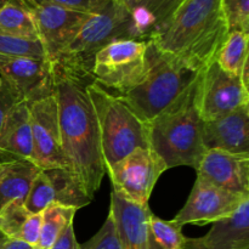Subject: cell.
Segmentation results:
<instances>
[{
    "instance_id": "obj_1",
    "label": "cell",
    "mask_w": 249,
    "mask_h": 249,
    "mask_svg": "<svg viewBox=\"0 0 249 249\" xmlns=\"http://www.w3.org/2000/svg\"><path fill=\"white\" fill-rule=\"evenodd\" d=\"M53 80L63 155L71 172L94 199L106 169L96 113L87 91V84L92 79L73 74L53 63Z\"/></svg>"
},
{
    "instance_id": "obj_2",
    "label": "cell",
    "mask_w": 249,
    "mask_h": 249,
    "mask_svg": "<svg viewBox=\"0 0 249 249\" xmlns=\"http://www.w3.org/2000/svg\"><path fill=\"white\" fill-rule=\"evenodd\" d=\"M228 36L221 0H184L148 40L189 70L201 72L216 60Z\"/></svg>"
},
{
    "instance_id": "obj_3",
    "label": "cell",
    "mask_w": 249,
    "mask_h": 249,
    "mask_svg": "<svg viewBox=\"0 0 249 249\" xmlns=\"http://www.w3.org/2000/svg\"><path fill=\"white\" fill-rule=\"evenodd\" d=\"M195 89L196 82L147 123L148 146L164 162L167 170L181 165L196 170L207 152L202 140L203 121L195 105Z\"/></svg>"
},
{
    "instance_id": "obj_4",
    "label": "cell",
    "mask_w": 249,
    "mask_h": 249,
    "mask_svg": "<svg viewBox=\"0 0 249 249\" xmlns=\"http://www.w3.org/2000/svg\"><path fill=\"white\" fill-rule=\"evenodd\" d=\"M121 39L146 40L128 9L116 0H109L101 11L90 15L75 38L53 63L79 77L91 78L95 55Z\"/></svg>"
},
{
    "instance_id": "obj_5",
    "label": "cell",
    "mask_w": 249,
    "mask_h": 249,
    "mask_svg": "<svg viewBox=\"0 0 249 249\" xmlns=\"http://www.w3.org/2000/svg\"><path fill=\"white\" fill-rule=\"evenodd\" d=\"M148 71L145 79L118 96L146 124L169 107L184 94L198 77L199 72L163 53L147 39Z\"/></svg>"
},
{
    "instance_id": "obj_6",
    "label": "cell",
    "mask_w": 249,
    "mask_h": 249,
    "mask_svg": "<svg viewBox=\"0 0 249 249\" xmlns=\"http://www.w3.org/2000/svg\"><path fill=\"white\" fill-rule=\"evenodd\" d=\"M99 124L105 169L139 147L148 146L147 124L141 121L118 96L97 85L87 84Z\"/></svg>"
},
{
    "instance_id": "obj_7",
    "label": "cell",
    "mask_w": 249,
    "mask_h": 249,
    "mask_svg": "<svg viewBox=\"0 0 249 249\" xmlns=\"http://www.w3.org/2000/svg\"><path fill=\"white\" fill-rule=\"evenodd\" d=\"M147 71V40L121 39L95 55L91 79L111 94L121 96L138 87Z\"/></svg>"
},
{
    "instance_id": "obj_8",
    "label": "cell",
    "mask_w": 249,
    "mask_h": 249,
    "mask_svg": "<svg viewBox=\"0 0 249 249\" xmlns=\"http://www.w3.org/2000/svg\"><path fill=\"white\" fill-rule=\"evenodd\" d=\"M195 105L202 121H213L248 106L249 90L241 77L225 72L214 61L198 73Z\"/></svg>"
},
{
    "instance_id": "obj_9",
    "label": "cell",
    "mask_w": 249,
    "mask_h": 249,
    "mask_svg": "<svg viewBox=\"0 0 249 249\" xmlns=\"http://www.w3.org/2000/svg\"><path fill=\"white\" fill-rule=\"evenodd\" d=\"M165 170L164 162L155 151L139 147L106 168V174L112 182V191L133 203L146 206L156 182Z\"/></svg>"
},
{
    "instance_id": "obj_10",
    "label": "cell",
    "mask_w": 249,
    "mask_h": 249,
    "mask_svg": "<svg viewBox=\"0 0 249 249\" xmlns=\"http://www.w3.org/2000/svg\"><path fill=\"white\" fill-rule=\"evenodd\" d=\"M33 135L34 163L40 169L67 168V158L61 146L58 109L55 95L28 104Z\"/></svg>"
},
{
    "instance_id": "obj_11",
    "label": "cell",
    "mask_w": 249,
    "mask_h": 249,
    "mask_svg": "<svg viewBox=\"0 0 249 249\" xmlns=\"http://www.w3.org/2000/svg\"><path fill=\"white\" fill-rule=\"evenodd\" d=\"M33 15L39 40L46 58L53 62L58 55L75 38L90 14L73 11L50 4L31 2L26 5Z\"/></svg>"
},
{
    "instance_id": "obj_12",
    "label": "cell",
    "mask_w": 249,
    "mask_h": 249,
    "mask_svg": "<svg viewBox=\"0 0 249 249\" xmlns=\"http://www.w3.org/2000/svg\"><path fill=\"white\" fill-rule=\"evenodd\" d=\"M226 190L219 189L201 179H196L185 206L174 218L179 225H207L220 219L229 218L236 212L245 199Z\"/></svg>"
},
{
    "instance_id": "obj_13",
    "label": "cell",
    "mask_w": 249,
    "mask_h": 249,
    "mask_svg": "<svg viewBox=\"0 0 249 249\" xmlns=\"http://www.w3.org/2000/svg\"><path fill=\"white\" fill-rule=\"evenodd\" d=\"M0 75L27 104L53 94V63L46 57H0Z\"/></svg>"
},
{
    "instance_id": "obj_14",
    "label": "cell",
    "mask_w": 249,
    "mask_h": 249,
    "mask_svg": "<svg viewBox=\"0 0 249 249\" xmlns=\"http://www.w3.org/2000/svg\"><path fill=\"white\" fill-rule=\"evenodd\" d=\"M196 172L197 179L249 197V153L207 150Z\"/></svg>"
},
{
    "instance_id": "obj_15",
    "label": "cell",
    "mask_w": 249,
    "mask_h": 249,
    "mask_svg": "<svg viewBox=\"0 0 249 249\" xmlns=\"http://www.w3.org/2000/svg\"><path fill=\"white\" fill-rule=\"evenodd\" d=\"M202 140L206 150L249 153V105L220 118L203 122Z\"/></svg>"
},
{
    "instance_id": "obj_16",
    "label": "cell",
    "mask_w": 249,
    "mask_h": 249,
    "mask_svg": "<svg viewBox=\"0 0 249 249\" xmlns=\"http://www.w3.org/2000/svg\"><path fill=\"white\" fill-rule=\"evenodd\" d=\"M184 249H249V198L232 215L212 224L203 237L187 238Z\"/></svg>"
},
{
    "instance_id": "obj_17",
    "label": "cell",
    "mask_w": 249,
    "mask_h": 249,
    "mask_svg": "<svg viewBox=\"0 0 249 249\" xmlns=\"http://www.w3.org/2000/svg\"><path fill=\"white\" fill-rule=\"evenodd\" d=\"M14 160L34 163L31 112L26 101H21L11 109L0 131V162Z\"/></svg>"
},
{
    "instance_id": "obj_18",
    "label": "cell",
    "mask_w": 249,
    "mask_h": 249,
    "mask_svg": "<svg viewBox=\"0 0 249 249\" xmlns=\"http://www.w3.org/2000/svg\"><path fill=\"white\" fill-rule=\"evenodd\" d=\"M109 212L113 214L122 249H147L148 204L140 206L111 192Z\"/></svg>"
},
{
    "instance_id": "obj_19",
    "label": "cell",
    "mask_w": 249,
    "mask_h": 249,
    "mask_svg": "<svg viewBox=\"0 0 249 249\" xmlns=\"http://www.w3.org/2000/svg\"><path fill=\"white\" fill-rule=\"evenodd\" d=\"M184 0H125L136 24L147 40L151 34L165 26Z\"/></svg>"
},
{
    "instance_id": "obj_20",
    "label": "cell",
    "mask_w": 249,
    "mask_h": 249,
    "mask_svg": "<svg viewBox=\"0 0 249 249\" xmlns=\"http://www.w3.org/2000/svg\"><path fill=\"white\" fill-rule=\"evenodd\" d=\"M40 168L29 160L2 163L0 170V209L12 201L24 202Z\"/></svg>"
},
{
    "instance_id": "obj_21",
    "label": "cell",
    "mask_w": 249,
    "mask_h": 249,
    "mask_svg": "<svg viewBox=\"0 0 249 249\" xmlns=\"http://www.w3.org/2000/svg\"><path fill=\"white\" fill-rule=\"evenodd\" d=\"M50 180L53 195V203L72 207L78 209L91 203L84 186L74 173L67 168H51L43 169Z\"/></svg>"
},
{
    "instance_id": "obj_22",
    "label": "cell",
    "mask_w": 249,
    "mask_h": 249,
    "mask_svg": "<svg viewBox=\"0 0 249 249\" xmlns=\"http://www.w3.org/2000/svg\"><path fill=\"white\" fill-rule=\"evenodd\" d=\"M0 33L23 40L40 41L33 15L21 0H9L0 9Z\"/></svg>"
},
{
    "instance_id": "obj_23",
    "label": "cell",
    "mask_w": 249,
    "mask_h": 249,
    "mask_svg": "<svg viewBox=\"0 0 249 249\" xmlns=\"http://www.w3.org/2000/svg\"><path fill=\"white\" fill-rule=\"evenodd\" d=\"M77 209L51 203L41 212V228L39 240L34 249H50L61 233L73 224Z\"/></svg>"
},
{
    "instance_id": "obj_24",
    "label": "cell",
    "mask_w": 249,
    "mask_h": 249,
    "mask_svg": "<svg viewBox=\"0 0 249 249\" xmlns=\"http://www.w3.org/2000/svg\"><path fill=\"white\" fill-rule=\"evenodd\" d=\"M187 237L177 221L151 214L147 221V249H184Z\"/></svg>"
},
{
    "instance_id": "obj_25",
    "label": "cell",
    "mask_w": 249,
    "mask_h": 249,
    "mask_svg": "<svg viewBox=\"0 0 249 249\" xmlns=\"http://www.w3.org/2000/svg\"><path fill=\"white\" fill-rule=\"evenodd\" d=\"M248 40L249 33L241 31L229 32L215 60L221 70L241 77L243 66L248 61Z\"/></svg>"
},
{
    "instance_id": "obj_26",
    "label": "cell",
    "mask_w": 249,
    "mask_h": 249,
    "mask_svg": "<svg viewBox=\"0 0 249 249\" xmlns=\"http://www.w3.org/2000/svg\"><path fill=\"white\" fill-rule=\"evenodd\" d=\"M24 202L12 201L0 209V232L7 240H19L24 224L31 215Z\"/></svg>"
},
{
    "instance_id": "obj_27",
    "label": "cell",
    "mask_w": 249,
    "mask_h": 249,
    "mask_svg": "<svg viewBox=\"0 0 249 249\" xmlns=\"http://www.w3.org/2000/svg\"><path fill=\"white\" fill-rule=\"evenodd\" d=\"M51 203H53V195L50 180L45 172L40 169L32 182L24 206L31 213L34 214L41 213Z\"/></svg>"
},
{
    "instance_id": "obj_28",
    "label": "cell",
    "mask_w": 249,
    "mask_h": 249,
    "mask_svg": "<svg viewBox=\"0 0 249 249\" xmlns=\"http://www.w3.org/2000/svg\"><path fill=\"white\" fill-rule=\"evenodd\" d=\"M46 57L40 41L23 40L0 33V57Z\"/></svg>"
},
{
    "instance_id": "obj_29",
    "label": "cell",
    "mask_w": 249,
    "mask_h": 249,
    "mask_svg": "<svg viewBox=\"0 0 249 249\" xmlns=\"http://www.w3.org/2000/svg\"><path fill=\"white\" fill-rule=\"evenodd\" d=\"M229 32L249 33V0H221Z\"/></svg>"
},
{
    "instance_id": "obj_30",
    "label": "cell",
    "mask_w": 249,
    "mask_h": 249,
    "mask_svg": "<svg viewBox=\"0 0 249 249\" xmlns=\"http://www.w3.org/2000/svg\"><path fill=\"white\" fill-rule=\"evenodd\" d=\"M78 249H122L113 214L109 212L99 232Z\"/></svg>"
},
{
    "instance_id": "obj_31",
    "label": "cell",
    "mask_w": 249,
    "mask_h": 249,
    "mask_svg": "<svg viewBox=\"0 0 249 249\" xmlns=\"http://www.w3.org/2000/svg\"><path fill=\"white\" fill-rule=\"evenodd\" d=\"M0 78H1L0 80V131H1L11 109L24 100L22 99L19 92L15 89V87H12L1 75Z\"/></svg>"
},
{
    "instance_id": "obj_32",
    "label": "cell",
    "mask_w": 249,
    "mask_h": 249,
    "mask_svg": "<svg viewBox=\"0 0 249 249\" xmlns=\"http://www.w3.org/2000/svg\"><path fill=\"white\" fill-rule=\"evenodd\" d=\"M34 1L41 2V4L56 5V6L63 7V9L92 15L101 11L109 0H34Z\"/></svg>"
},
{
    "instance_id": "obj_33",
    "label": "cell",
    "mask_w": 249,
    "mask_h": 249,
    "mask_svg": "<svg viewBox=\"0 0 249 249\" xmlns=\"http://www.w3.org/2000/svg\"><path fill=\"white\" fill-rule=\"evenodd\" d=\"M41 228V213H32L24 224L23 231L21 233L19 241L28 243L32 247H36L38 243Z\"/></svg>"
},
{
    "instance_id": "obj_34",
    "label": "cell",
    "mask_w": 249,
    "mask_h": 249,
    "mask_svg": "<svg viewBox=\"0 0 249 249\" xmlns=\"http://www.w3.org/2000/svg\"><path fill=\"white\" fill-rule=\"evenodd\" d=\"M79 243H78L77 237L74 233V225L71 224L67 226L65 231L61 233L60 237L57 238L55 243L51 246L50 249H78Z\"/></svg>"
},
{
    "instance_id": "obj_35",
    "label": "cell",
    "mask_w": 249,
    "mask_h": 249,
    "mask_svg": "<svg viewBox=\"0 0 249 249\" xmlns=\"http://www.w3.org/2000/svg\"><path fill=\"white\" fill-rule=\"evenodd\" d=\"M1 249H34V247L29 246L28 243L19 240H6Z\"/></svg>"
},
{
    "instance_id": "obj_36",
    "label": "cell",
    "mask_w": 249,
    "mask_h": 249,
    "mask_svg": "<svg viewBox=\"0 0 249 249\" xmlns=\"http://www.w3.org/2000/svg\"><path fill=\"white\" fill-rule=\"evenodd\" d=\"M6 240H7V238H6V237H5V236H4V235H2V233H1V232H0V249H1V247H2V246H4V243H5V242H6Z\"/></svg>"
},
{
    "instance_id": "obj_37",
    "label": "cell",
    "mask_w": 249,
    "mask_h": 249,
    "mask_svg": "<svg viewBox=\"0 0 249 249\" xmlns=\"http://www.w3.org/2000/svg\"><path fill=\"white\" fill-rule=\"evenodd\" d=\"M22 2H23L24 5H29L31 4V2H33V0H21Z\"/></svg>"
},
{
    "instance_id": "obj_38",
    "label": "cell",
    "mask_w": 249,
    "mask_h": 249,
    "mask_svg": "<svg viewBox=\"0 0 249 249\" xmlns=\"http://www.w3.org/2000/svg\"><path fill=\"white\" fill-rule=\"evenodd\" d=\"M7 1H9V0H0V9H1V7L4 6V4H6Z\"/></svg>"
},
{
    "instance_id": "obj_39",
    "label": "cell",
    "mask_w": 249,
    "mask_h": 249,
    "mask_svg": "<svg viewBox=\"0 0 249 249\" xmlns=\"http://www.w3.org/2000/svg\"><path fill=\"white\" fill-rule=\"evenodd\" d=\"M116 1H117V2H119V4H122V5H123V2L125 1V0H116Z\"/></svg>"
},
{
    "instance_id": "obj_40",
    "label": "cell",
    "mask_w": 249,
    "mask_h": 249,
    "mask_svg": "<svg viewBox=\"0 0 249 249\" xmlns=\"http://www.w3.org/2000/svg\"><path fill=\"white\" fill-rule=\"evenodd\" d=\"M1 168H2V163L0 162V170H1Z\"/></svg>"
},
{
    "instance_id": "obj_41",
    "label": "cell",
    "mask_w": 249,
    "mask_h": 249,
    "mask_svg": "<svg viewBox=\"0 0 249 249\" xmlns=\"http://www.w3.org/2000/svg\"><path fill=\"white\" fill-rule=\"evenodd\" d=\"M0 80H1V78H0Z\"/></svg>"
}]
</instances>
